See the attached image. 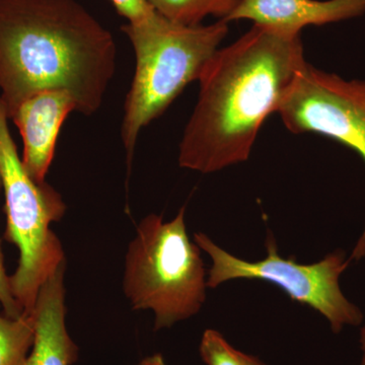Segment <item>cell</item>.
<instances>
[{
	"label": "cell",
	"mask_w": 365,
	"mask_h": 365,
	"mask_svg": "<svg viewBox=\"0 0 365 365\" xmlns=\"http://www.w3.org/2000/svg\"><path fill=\"white\" fill-rule=\"evenodd\" d=\"M277 113L292 133L329 137L356 151L365 162V81H347L306 62ZM364 258L365 227L349 259Z\"/></svg>",
	"instance_id": "obj_7"
},
{
	"label": "cell",
	"mask_w": 365,
	"mask_h": 365,
	"mask_svg": "<svg viewBox=\"0 0 365 365\" xmlns=\"http://www.w3.org/2000/svg\"><path fill=\"white\" fill-rule=\"evenodd\" d=\"M111 32L76 0H0V98L11 120L40 91H68L76 112L100 109L116 72Z\"/></svg>",
	"instance_id": "obj_2"
},
{
	"label": "cell",
	"mask_w": 365,
	"mask_h": 365,
	"mask_svg": "<svg viewBox=\"0 0 365 365\" xmlns=\"http://www.w3.org/2000/svg\"><path fill=\"white\" fill-rule=\"evenodd\" d=\"M76 109L71 93L48 90L26 98L11 116L23 139L21 163L35 181L45 182L62 125Z\"/></svg>",
	"instance_id": "obj_8"
},
{
	"label": "cell",
	"mask_w": 365,
	"mask_h": 365,
	"mask_svg": "<svg viewBox=\"0 0 365 365\" xmlns=\"http://www.w3.org/2000/svg\"><path fill=\"white\" fill-rule=\"evenodd\" d=\"M66 264L40 288L32 312L35 337L26 365H72L78 348L67 331L64 273Z\"/></svg>",
	"instance_id": "obj_10"
},
{
	"label": "cell",
	"mask_w": 365,
	"mask_h": 365,
	"mask_svg": "<svg viewBox=\"0 0 365 365\" xmlns=\"http://www.w3.org/2000/svg\"><path fill=\"white\" fill-rule=\"evenodd\" d=\"M302 36L253 25L218 49L200 78L179 144L180 167L212 174L248 160L262 125L277 113L306 64Z\"/></svg>",
	"instance_id": "obj_1"
},
{
	"label": "cell",
	"mask_w": 365,
	"mask_h": 365,
	"mask_svg": "<svg viewBox=\"0 0 365 365\" xmlns=\"http://www.w3.org/2000/svg\"><path fill=\"white\" fill-rule=\"evenodd\" d=\"M110 1L117 13L126 19L128 23H138L155 11L148 0H110Z\"/></svg>",
	"instance_id": "obj_15"
},
{
	"label": "cell",
	"mask_w": 365,
	"mask_h": 365,
	"mask_svg": "<svg viewBox=\"0 0 365 365\" xmlns=\"http://www.w3.org/2000/svg\"><path fill=\"white\" fill-rule=\"evenodd\" d=\"M168 20L185 26L201 25L207 16L227 21L241 0H148Z\"/></svg>",
	"instance_id": "obj_11"
},
{
	"label": "cell",
	"mask_w": 365,
	"mask_h": 365,
	"mask_svg": "<svg viewBox=\"0 0 365 365\" xmlns=\"http://www.w3.org/2000/svg\"><path fill=\"white\" fill-rule=\"evenodd\" d=\"M194 242L212 261L208 270L207 287L216 288L227 281L261 280L279 287L292 302L318 312L328 321L333 333L346 327H356L364 314L343 294L340 277L349 265L344 251L337 250L314 264H300L294 257L282 258L275 237L266 239L267 256L259 261H247L228 253L207 235L197 232Z\"/></svg>",
	"instance_id": "obj_6"
},
{
	"label": "cell",
	"mask_w": 365,
	"mask_h": 365,
	"mask_svg": "<svg viewBox=\"0 0 365 365\" xmlns=\"http://www.w3.org/2000/svg\"><path fill=\"white\" fill-rule=\"evenodd\" d=\"M199 351L206 365H267L253 355L235 349L222 333L213 329L204 331Z\"/></svg>",
	"instance_id": "obj_13"
},
{
	"label": "cell",
	"mask_w": 365,
	"mask_h": 365,
	"mask_svg": "<svg viewBox=\"0 0 365 365\" xmlns=\"http://www.w3.org/2000/svg\"><path fill=\"white\" fill-rule=\"evenodd\" d=\"M0 98V180L6 198L4 239L20 252L11 278V292L24 313L31 314L40 288L66 264V254L51 223L66 215V205L56 189L28 174L9 128Z\"/></svg>",
	"instance_id": "obj_5"
},
{
	"label": "cell",
	"mask_w": 365,
	"mask_h": 365,
	"mask_svg": "<svg viewBox=\"0 0 365 365\" xmlns=\"http://www.w3.org/2000/svg\"><path fill=\"white\" fill-rule=\"evenodd\" d=\"M137 365H165V359L162 354H153L151 356L145 357Z\"/></svg>",
	"instance_id": "obj_16"
},
{
	"label": "cell",
	"mask_w": 365,
	"mask_h": 365,
	"mask_svg": "<svg viewBox=\"0 0 365 365\" xmlns=\"http://www.w3.org/2000/svg\"><path fill=\"white\" fill-rule=\"evenodd\" d=\"M360 348H361L362 356L359 365H365V325L360 330L359 338Z\"/></svg>",
	"instance_id": "obj_17"
},
{
	"label": "cell",
	"mask_w": 365,
	"mask_h": 365,
	"mask_svg": "<svg viewBox=\"0 0 365 365\" xmlns=\"http://www.w3.org/2000/svg\"><path fill=\"white\" fill-rule=\"evenodd\" d=\"M1 180H0V193H1ZM0 306L4 309V314L9 318H19L24 313L23 309L14 299L13 292H11V278L7 276L4 265L1 244H0Z\"/></svg>",
	"instance_id": "obj_14"
},
{
	"label": "cell",
	"mask_w": 365,
	"mask_h": 365,
	"mask_svg": "<svg viewBox=\"0 0 365 365\" xmlns=\"http://www.w3.org/2000/svg\"><path fill=\"white\" fill-rule=\"evenodd\" d=\"M364 14L365 0H241L227 21L248 20L299 35L307 26L339 23Z\"/></svg>",
	"instance_id": "obj_9"
},
{
	"label": "cell",
	"mask_w": 365,
	"mask_h": 365,
	"mask_svg": "<svg viewBox=\"0 0 365 365\" xmlns=\"http://www.w3.org/2000/svg\"><path fill=\"white\" fill-rule=\"evenodd\" d=\"M185 215L182 206L170 222L146 216L127 251L124 294L132 309L155 314V331L195 316L206 300L205 264L190 240Z\"/></svg>",
	"instance_id": "obj_4"
},
{
	"label": "cell",
	"mask_w": 365,
	"mask_h": 365,
	"mask_svg": "<svg viewBox=\"0 0 365 365\" xmlns=\"http://www.w3.org/2000/svg\"><path fill=\"white\" fill-rule=\"evenodd\" d=\"M34 337L32 313H23L16 319L0 313V365H26Z\"/></svg>",
	"instance_id": "obj_12"
},
{
	"label": "cell",
	"mask_w": 365,
	"mask_h": 365,
	"mask_svg": "<svg viewBox=\"0 0 365 365\" xmlns=\"http://www.w3.org/2000/svg\"><path fill=\"white\" fill-rule=\"evenodd\" d=\"M135 55V71L124 104L121 139L131 165L139 134L162 116L184 88L198 81L228 34V23L185 26L153 11L122 26Z\"/></svg>",
	"instance_id": "obj_3"
}]
</instances>
